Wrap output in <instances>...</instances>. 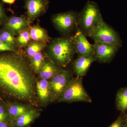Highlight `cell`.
<instances>
[{"label": "cell", "mask_w": 127, "mask_h": 127, "mask_svg": "<svg viewBox=\"0 0 127 127\" xmlns=\"http://www.w3.org/2000/svg\"><path fill=\"white\" fill-rule=\"evenodd\" d=\"M34 83L31 68L21 56H0V91L4 94L19 100H31Z\"/></svg>", "instance_id": "obj_1"}, {"label": "cell", "mask_w": 127, "mask_h": 127, "mask_svg": "<svg viewBox=\"0 0 127 127\" xmlns=\"http://www.w3.org/2000/svg\"><path fill=\"white\" fill-rule=\"evenodd\" d=\"M50 48V53L54 61L62 67L68 65L76 53L73 36L56 39Z\"/></svg>", "instance_id": "obj_2"}, {"label": "cell", "mask_w": 127, "mask_h": 127, "mask_svg": "<svg viewBox=\"0 0 127 127\" xmlns=\"http://www.w3.org/2000/svg\"><path fill=\"white\" fill-rule=\"evenodd\" d=\"M103 20L99 6L94 1H88L78 14V28L87 36L100 22Z\"/></svg>", "instance_id": "obj_3"}, {"label": "cell", "mask_w": 127, "mask_h": 127, "mask_svg": "<svg viewBox=\"0 0 127 127\" xmlns=\"http://www.w3.org/2000/svg\"><path fill=\"white\" fill-rule=\"evenodd\" d=\"M89 37L95 42L113 45L119 48L122 46V42L118 33L103 20L94 28Z\"/></svg>", "instance_id": "obj_4"}, {"label": "cell", "mask_w": 127, "mask_h": 127, "mask_svg": "<svg viewBox=\"0 0 127 127\" xmlns=\"http://www.w3.org/2000/svg\"><path fill=\"white\" fill-rule=\"evenodd\" d=\"M60 99L61 101L68 102H92L91 97L83 87L81 78L79 77L70 81Z\"/></svg>", "instance_id": "obj_5"}, {"label": "cell", "mask_w": 127, "mask_h": 127, "mask_svg": "<svg viewBox=\"0 0 127 127\" xmlns=\"http://www.w3.org/2000/svg\"><path fill=\"white\" fill-rule=\"evenodd\" d=\"M78 15L76 12L73 11L59 13L54 16L53 21L58 30L67 33L78 28Z\"/></svg>", "instance_id": "obj_6"}, {"label": "cell", "mask_w": 127, "mask_h": 127, "mask_svg": "<svg viewBox=\"0 0 127 127\" xmlns=\"http://www.w3.org/2000/svg\"><path fill=\"white\" fill-rule=\"evenodd\" d=\"M84 32L78 28L73 36L76 53L79 56H90L95 54L93 45L89 42Z\"/></svg>", "instance_id": "obj_7"}, {"label": "cell", "mask_w": 127, "mask_h": 127, "mask_svg": "<svg viewBox=\"0 0 127 127\" xmlns=\"http://www.w3.org/2000/svg\"><path fill=\"white\" fill-rule=\"evenodd\" d=\"M93 45L96 61L102 63L110 62L119 48L113 45L98 42H94Z\"/></svg>", "instance_id": "obj_8"}, {"label": "cell", "mask_w": 127, "mask_h": 127, "mask_svg": "<svg viewBox=\"0 0 127 127\" xmlns=\"http://www.w3.org/2000/svg\"><path fill=\"white\" fill-rule=\"evenodd\" d=\"M71 73L68 71H61L52 77L51 87L57 97H61L70 82Z\"/></svg>", "instance_id": "obj_9"}, {"label": "cell", "mask_w": 127, "mask_h": 127, "mask_svg": "<svg viewBox=\"0 0 127 127\" xmlns=\"http://www.w3.org/2000/svg\"><path fill=\"white\" fill-rule=\"evenodd\" d=\"M47 0H25V8L27 15L31 19L39 17L46 11L48 7Z\"/></svg>", "instance_id": "obj_10"}, {"label": "cell", "mask_w": 127, "mask_h": 127, "mask_svg": "<svg viewBox=\"0 0 127 127\" xmlns=\"http://www.w3.org/2000/svg\"><path fill=\"white\" fill-rule=\"evenodd\" d=\"M96 61L95 55L78 56L73 63V68L77 77H82L86 75L92 64Z\"/></svg>", "instance_id": "obj_11"}, {"label": "cell", "mask_w": 127, "mask_h": 127, "mask_svg": "<svg viewBox=\"0 0 127 127\" xmlns=\"http://www.w3.org/2000/svg\"><path fill=\"white\" fill-rule=\"evenodd\" d=\"M29 24V22L23 17L14 16L9 19L6 25L12 31L19 32L25 30Z\"/></svg>", "instance_id": "obj_12"}, {"label": "cell", "mask_w": 127, "mask_h": 127, "mask_svg": "<svg viewBox=\"0 0 127 127\" xmlns=\"http://www.w3.org/2000/svg\"><path fill=\"white\" fill-rule=\"evenodd\" d=\"M61 71L55 65L48 62L42 65L40 71V75L42 79L47 80L53 77Z\"/></svg>", "instance_id": "obj_13"}, {"label": "cell", "mask_w": 127, "mask_h": 127, "mask_svg": "<svg viewBox=\"0 0 127 127\" xmlns=\"http://www.w3.org/2000/svg\"><path fill=\"white\" fill-rule=\"evenodd\" d=\"M36 113L33 111H27L15 119L16 127H25L30 125L36 117Z\"/></svg>", "instance_id": "obj_14"}, {"label": "cell", "mask_w": 127, "mask_h": 127, "mask_svg": "<svg viewBox=\"0 0 127 127\" xmlns=\"http://www.w3.org/2000/svg\"><path fill=\"white\" fill-rule=\"evenodd\" d=\"M116 105L119 110L124 112L127 109V87L119 91L116 97Z\"/></svg>", "instance_id": "obj_15"}, {"label": "cell", "mask_w": 127, "mask_h": 127, "mask_svg": "<svg viewBox=\"0 0 127 127\" xmlns=\"http://www.w3.org/2000/svg\"><path fill=\"white\" fill-rule=\"evenodd\" d=\"M29 32L31 39L35 41H44L47 39V35L45 30L38 27L31 28Z\"/></svg>", "instance_id": "obj_16"}, {"label": "cell", "mask_w": 127, "mask_h": 127, "mask_svg": "<svg viewBox=\"0 0 127 127\" xmlns=\"http://www.w3.org/2000/svg\"><path fill=\"white\" fill-rule=\"evenodd\" d=\"M49 83L46 79H41L37 83V94L39 97L42 100H45L49 96Z\"/></svg>", "instance_id": "obj_17"}, {"label": "cell", "mask_w": 127, "mask_h": 127, "mask_svg": "<svg viewBox=\"0 0 127 127\" xmlns=\"http://www.w3.org/2000/svg\"><path fill=\"white\" fill-rule=\"evenodd\" d=\"M27 111V108L23 106L19 105H12L9 107L7 112L8 115L11 117L15 119L25 113Z\"/></svg>", "instance_id": "obj_18"}, {"label": "cell", "mask_w": 127, "mask_h": 127, "mask_svg": "<svg viewBox=\"0 0 127 127\" xmlns=\"http://www.w3.org/2000/svg\"><path fill=\"white\" fill-rule=\"evenodd\" d=\"M45 43L41 42H34L28 47L26 49L27 54L29 57L32 58L36 54L40 52L41 50L45 47Z\"/></svg>", "instance_id": "obj_19"}, {"label": "cell", "mask_w": 127, "mask_h": 127, "mask_svg": "<svg viewBox=\"0 0 127 127\" xmlns=\"http://www.w3.org/2000/svg\"><path fill=\"white\" fill-rule=\"evenodd\" d=\"M30 32L27 31L22 32L17 37V43L21 47L26 46L30 43L31 40Z\"/></svg>", "instance_id": "obj_20"}, {"label": "cell", "mask_w": 127, "mask_h": 127, "mask_svg": "<svg viewBox=\"0 0 127 127\" xmlns=\"http://www.w3.org/2000/svg\"><path fill=\"white\" fill-rule=\"evenodd\" d=\"M32 66L36 72L40 71L42 66L43 62V57L41 52L36 54L32 57Z\"/></svg>", "instance_id": "obj_21"}, {"label": "cell", "mask_w": 127, "mask_h": 127, "mask_svg": "<svg viewBox=\"0 0 127 127\" xmlns=\"http://www.w3.org/2000/svg\"><path fill=\"white\" fill-rule=\"evenodd\" d=\"M0 40L13 47L16 45V41L14 37L9 32L4 31L1 32L0 34Z\"/></svg>", "instance_id": "obj_22"}, {"label": "cell", "mask_w": 127, "mask_h": 127, "mask_svg": "<svg viewBox=\"0 0 127 127\" xmlns=\"http://www.w3.org/2000/svg\"><path fill=\"white\" fill-rule=\"evenodd\" d=\"M15 51L14 47L0 40V52Z\"/></svg>", "instance_id": "obj_23"}, {"label": "cell", "mask_w": 127, "mask_h": 127, "mask_svg": "<svg viewBox=\"0 0 127 127\" xmlns=\"http://www.w3.org/2000/svg\"><path fill=\"white\" fill-rule=\"evenodd\" d=\"M108 127H124V120L122 116H120L112 124Z\"/></svg>", "instance_id": "obj_24"}, {"label": "cell", "mask_w": 127, "mask_h": 127, "mask_svg": "<svg viewBox=\"0 0 127 127\" xmlns=\"http://www.w3.org/2000/svg\"><path fill=\"white\" fill-rule=\"evenodd\" d=\"M7 119V114L4 108L0 106V122H5Z\"/></svg>", "instance_id": "obj_25"}, {"label": "cell", "mask_w": 127, "mask_h": 127, "mask_svg": "<svg viewBox=\"0 0 127 127\" xmlns=\"http://www.w3.org/2000/svg\"><path fill=\"white\" fill-rule=\"evenodd\" d=\"M5 14L2 5L0 3V19H2L4 17Z\"/></svg>", "instance_id": "obj_26"}, {"label": "cell", "mask_w": 127, "mask_h": 127, "mask_svg": "<svg viewBox=\"0 0 127 127\" xmlns=\"http://www.w3.org/2000/svg\"><path fill=\"white\" fill-rule=\"evenodd\" d=\"M16 0H2L3 2L9 4H14Z\"/></svg>", "instance_id": "obj_27"}, {"label": "cell", "mask_w": 127, "mask_h": 127, "mask_svg": "<svg viewBox=\"0 0 127 127\" xmlns=\"http://www.w3.org/2000/svg\"><path fill=\"white\" fill-rule=\"evenodd\" d=\"M0 127H8V126L5 122H0Z\"/></svg>", "instance_id": "obj_28"}, {"label": "cell", "mask_w": 127, "mask_h": 127, "mask_svg": "<svg viewBox=\"0 0 127 127\" xmlns=\"http://www.w3.org/2000/svg\"><path fill=\"white\" fill-rule=\"evenodd\" d=\"M124 127H127V119L124 121Z\"/></svg>", "instance_id": "obj_29"}, {"label": "cell", "mask_w": 127, "mask_h": 127, "mask_svg": "<svg viewBox=\"0 0 127 127\" xmlns=\"http://www.w3.org/2000/svg\"></svg>", "instance_id": "obj_30"}]
</instances>
